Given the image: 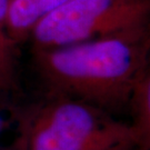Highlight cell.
Wrapping results in <instances>:
<instances>
[{"label": "cell", "mask_w": 150, "mask_h": 150, "mask_svg": "<svg viewBox=\"0 0 150 150\" xmlns=\"http://www.w3.org/2000/svg\"><path fill=\"white\" fill-rule=\"evenodd\" d=\"M8 0H0V95L8 96L17 88L16 46L7 28Z\"/></svg>", "instance_id": "6"}, {"label": "cell", "mask_w": 150, "mask_h": 150, "mask_svg": "<svg viewBox=\"0 0 150 150\" xmlns=\"http://www.w3.org/2000/svg\"><path fill=\"white\" fill-rule=\"evenodd\" d=\"M150 0H67L30 33L35 49L59 48L148 28Z\"/></svg>", "instance_id": "3"}, {"label": "cell", "mask_w": 150, "mask_h": 150, "mask_svg": "<svg viewBox=\"0 0 150 150\" xmlns=\"http://www.w3.org/2000/svg\"><path fill=\"white\" fill-rule=\"evenodd\" d=\"M109 150H137V149L132 145H125V146H119V147H115V148Z\"/></svg>", "instance_id": "8"}, {"label": "cell", "mask_w": 150, "mask_h": 150, "mask_svg": "<svg viewBox=\"0 0 150 150\" xmlns=\"http://www.w3.org/2000/svg\"><path fill=\"white\" fill-rule=\"evenodd\" d=\"M33 62L50 97L76 99L112 113L130 103L150 67L149 30L35 49Z\"/></svg>", "instance_id": "1"}, {"label": "cell", "mask_w": 150, "mask_h": 150, "mask_svg": "<svg viewBox=\"0 0 150 150\" xmlns=\"http://www.w3.org/2000/svg\"><path fill=\"white\" fill-rule=\"evenodd\" d=\"M17 150H22V149L20 148V147H18V149H17Z\"/></svg>", "instance_id": "10"}, {"label": "cell", "mask_w": 150, "mask_h": 150, "mask_svg": "<svg viewBox=\"0 0 150 150\" xmlns=\"http://www.w3.org/2000/svg\"><path fill=\"white\" fill-rule=\"evenodd\" d=\"M134 146L130 123L103 109L66 97H50L25 121L22 150H109ZM136 147V146H134Z\"/></svg>", "instance_id": "2"}, {"label": "cell", "mask_w": 150, "mask_h": 150, "mask_svg": "<svg viewBox=\"0 0 150 150\" xmlns=\"http://www.w3.org/2000/svg\"><path fill=\"white\" fill-rule=\"evenodd\" d=\"M148 30H149V35H150V21H149V25H148Z\"/></svg>", "instance_id": "9"}, {"label": "cell", "mask_w": 150, "mask_h": 150, "mask_svg": "<svg viewBox=\"0 0 150 150\" xmlns=\"http://www.w3.org/2000/svg\"><path fill=\"white\" fill-rule=\"evenodd\" d=\"M67 0H8L7 28L16 43L30 37L32 29Z\"/></svg>", "instance_id": "4"}, {"label": "cell", "mask_w": 150, "mask_h": 150, "mask_svg": "<svg viewBox=\"0 0 150 150\" xmlns=\"http://www.w3.org/2000/svg\"><path fill=\"white\" fill-rule=\"evenodd\" d=\"M130 109L132 120L130 123L134 136L137 150H150V67L136 87Z\"/></svg>", "instance_id": "5"}, {"label": "cell", "mask_w": 150, "mask_h": 150, "mask_svg": "<svg viewBox=\"0 0 150 150\" xmlns=\"http://www.w3.org/2000/svg\"><path fill=\"white\" fill-rule=\"evenodd\" d=\"M12 115L9 102L6 95H0V137L4 134L7 127L9 126V120Z\"/></svg>", "instance_id": "7"}]
</instances>
